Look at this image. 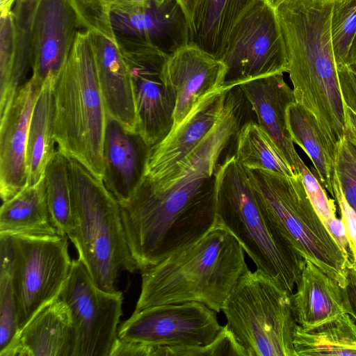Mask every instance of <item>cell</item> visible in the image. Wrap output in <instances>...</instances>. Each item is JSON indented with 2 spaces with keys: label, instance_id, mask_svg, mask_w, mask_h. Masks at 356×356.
<instances>
[{
  "label": "cell",
  "instance_id": "cell-44",
  "mask_svg": "<svg viewBox=\"0 0 356 356\" xmlns=\"http://www.w3.org/2000/svg\"><path fill=\"white\" fill-rule=\"evenodd\" d=\"M100 1H102V2L109 5V4H111V3H113V2H115V1H116L118 0H100Z\"/></svg>",
  "mask_w": 356,
  "mask_h": 356
},
{
  "label": "cell",
  "instance_id": "cell-33",
  "mask_svg": "<svg viewBox=\"0 0 356 356\" xmlns=\"http://www.w3.org/2000/svg\"><path fill=\"white\" fill-rule=\"evenodd\" d=\"M330 34L336 65L348 64L356 35V0L334 1Z\"/></svg>",
  "mask_w": 356,
  "mask_h": 356
},
{
  "label": "cell",
  "instance_id": "cell-29",
  "mask_svg": "<svg viewBox=\"0 0 356 356\" xmlns=\"http://www.w3.org/2000/svg\"><path fill=\"white\" fill-rule=\"evenodd\" d=\"M234 156L245 169L266 170L289 177L298 175L268 134L253 121L245 122L238 129Z\"/></svg>",
  "mask_w": 356,
  "mask_h": 356
},
{
  "label": "cell",
  "instance_id": "cell-14",
  "mask_svg": "<svg viewBox=\"0 0 356 356\" xmlns=\"http://www.w3.org/2000/svg\"><path fill=\"white\" fill-rule=\"evenodd\" d=\"M216 313L197 302L152 306L134 311L119 327L118 336L157 346H206L223 327Z\"/></svg>",
  "mask_w": 356,
  "mask_h": 356
},
{
  "label": "cell",
  "instance_id": "cell-26",
  "mask_svg": "<svg viewBox=\"0 0 356 356\" xmlns=\"http://www.w3.org/2000/svg\"><path fill=\"white\" fill-rule=\"evenodd\" d=\"M0 233L33 236L58 234L54 226L47 202L44 177L24 187L0 209Z\"/></svg>",
  "mask_w": 356,
  "mask_h": 356
},
{
  "label": "cell",
  "instance_id": "cell-8",
  "mask_svg": "<svg viewBox=\"0 0 356 356\" xmlns=\"http://www.w3.org/2000/svg\"><path fill=\"white\" fill-rule=\"evenodd\" d=\"M291 294L257 270L239 277L222 311L246 356H296Z\"/></svg>",
  "mask_w": 356,
  "mask_h": 356
},
{
  "label": "cell",
  "instance_id": "cell-37",
  "mask_svg": "<svg viewBox=\"0 0 356 356\" xmlns=\"http://www.w3.org/2000/svg\"><path fill=\"white\" fill-rule=\"evenodd\" d=\"M333 199L337 202L348 237L351 254L356 250V212L346 200L339 180L334 172L333 179Z\"/></svg>",
  "mask_w": 356,
  "mask_h": 356
},
{
  "label": "cell",
  "instance_id": "cell-15",
  "mask_svg": "<svg viewBox=\"0 0 356 356\" xmlns=\"http://www.w3.org/2000/svg\"><path fill=\"white\" fill-rule=\"evenodd\" d=\"M81 29L71 0H40L31 30V77L41 83L49 76L58 79Z\"/></svg>",
  "mask_w": 356,
  "mask_h": 356
},
{
  "label": "cell",
  "instance_id": "cell-18",
  "mask_svg": "<svg viewBox=\"0 0 356 356\" xmlns=\"http://www.w3.org/2000/svg\"><path fill=\"white\" fill-rule=\"evenodd\" d=\"M42 84L31 76L1 115L0 195L3 202L15 196L26 184L29 128Z\"/></svg>",
  "mask_w": 356,
  "mask_h": 356
},
{
  "label": "cell",
  "instance_id": "cell-1",
  "mask_svg": "<svg viewBox=\"0 0 356 356\" xmlns=\"http://www.w3.org/2000/svg\"><path fill=\"white\" fill-rule=\"evenodd\" d=\"M238 94L229 90L217 124L165 179L144 176L132 195L118 202L128 246L140 271L216 227V174L220 155L241 127Z\"/></svg>",
  "mask_w": 356,
  "mask_h": 356
},
{
  "label": "cell",
  "instance_id": "cell-2",
  "mask_svg": "<svg viewBox=\"0 0 356 356\" xmlns=\"http://www.w3.org/2000/svg\"><path fill=\"white\" fill-rule=\"evenodd\" d=\"M296 102L315 118L334 159L343 136L344 103L331 41L333 0H275Z\"/></svg>",
  "mask_w": 356,
  "mask_h": 356
},
{
  "label": "cell",
  "instance_id": "cell-4",
  "mask_svg": "<svg viewBox=\"0 0 356 356\" xmlns=\"http://www.w3.org/2000/svg\"><path fill=\"white\" fill-rule=\"evenodd\" d=\"M215 191L216 225L238 241L257 270L293 293L305 259L259 200L234 154L218 165Z\"/></svg>",
  "mask_w": 356,
  "mask_h": 356
},
{
  "label": "cell",
  "instance_id": "cell-21",
  "mask_svg": "<svg viewBox=\"0 0 356 356\" xmlns=\"http://www.w3.org/2000/svg\"><path fill=\"white\" fill-rule=\"evenodd\" d=\"M254 111L259 125L268 134L286 162L300 175L297 153L287 124V108L296 101L283 73L243 82L238 86Z\"/></svg>",
  "mask_w": 356,
  "mask_h": 356
},
{
  "label": "cell",
  "instance_id": "cell-23",
  "mask_svg": "<svg viewBox=\"0 0 356 356\" xmlns=\"http://www.w3.org/2000/svg\"><path fill=\"white\" fill-rule=\"evenodd\" d=\"M73 352L71 313L58 297L34 314L2 356H73Z\"/></svg>",
  "mask_w": 356,
  "mask_h": 356
},
{
  "label": "cell",
  "instance_id": "cell-7",
  "mask_svg": "<svg viewBox=\"0 0 356 356\" xmlns=\"http://www.w3.org/2000/svg\"><path fill=\"white\" fill-rule=\"evenodd\" d=\"M245 170L256 195L294 247L345 288L352 257L343 252L323 223L301 175Z\"/></svg>",
  "mask_w": 356,
  "mask_h": 356
},
{
  "label": "cell",
  "instance_id": "cell-40",
  "mask_svg": "<svg viewBox=\"0 0 356 356\" xmlns=\"http://www.w3.org/2000/svg\"><path fill=\"white\" fill-rule=\"evenodd\" d=\"M345 290L351 308V316L356 321V262L351 259L347 273Z\"/></svg>",
  "mask_w": 356,
  "mask_h": 356
},
{
  "label": "cell",
  "instance_id": "cell-13",
  "mask_svg": "<svg viewBox=\"0 0 356 356\" xmlns=\"http://www.w3.org/2000/svg\"><path fill=\"white\" fill-rule=\"evenodd\" d=\"M117 40L131 77L136 131L152 147L168 134L174 124L177 93L167 73L169 56L145 43Z\"/></svg>",
  "mask_w": 356,
  "mask_h": 356
},
{
  "label": "cell",
  "instance_id": "cell-17",
  "mask_svg": "<svg viewBox=\"0 0 356 356\" xmlns=\"http://www.w3.org/2000/svg\"><path fill=\"white\" fill-rule=\"evenodd\" d=\"M222 86L202 97L187 116L152 147L145 176L161 181L209 134L220 119L229 90Z\"/></svg>",
  "mask_w": 356,
  "mask_h": 356
},
{
  "label": "cell",
  "instance_id": "cell-25",
  "mask_svg": "<svg viewBox=\"0 0 356 356\" xmlns=\"http://www.w3.org/2000/svg\"><path fill=\"white\" fill-rule=\"evenodd\" d=\"M57 79L53 76L46 78L33 109L26 146V185H33L44 177L45 168L57 149L54 139Z\"/></svg>",
  "mask_w": 356,
  "mask_h": 356
},
{
  "label": "cell",
  "instance_id": "cell-47",
  "mask_svg": "<svg viewBox=\"0 0 356 356\" xmlns=\"http://www.w3.org/2000/svg\"><path fill=\"white\" fill-rule=\"evenodd\" d=\"M271 1H274L275 0H270Z\"/></svg>",
  "mask_w": 356,
  "mask_h": 356
},
{
  "label": "cell",
  "instance_id": "cell-20",
  "mask_svg": "<svg viewBox=\"0 0 356 356\" xmlns=\"http://www.w3.org/2000/svg\"><path fill=\"white\" fill-rule=\"evenodd\" d=\"M166 68L177 93L173 128L202 97L222 86L225 67L207 52L186 44L168 56Z\"/></svg>",
  "mask_w": 356,
  "mask_h": 356
},
{
  "label": "cell",
  "instance_id": "cell-11",
  "mask_svg": "<svg viewBox=\"0 0 356 356\" xmlns=\"http://www.w3.org/2000/svg\"><path fill=\"white\" fill-rule=\"evenodd\" d=\"M58 298L71 313L73 356H111L118 340L122 293L99 288L78 258L72 259L70 275Z\"/></svg>",
  "mask_w": 356,
  "mask_h": 356
},
{
  "label": "cell",
  "instance_id": "cell-36",
  "mask_svg": "<svg viewBox=\"0 0 356 356\" xmlns=\"http://www.w3.org/2000/svg\"><path fill=\"white\" fill-rule=\"evenodd\" d=\"M298 166L309 198L325 225L332 219L337 218L335 200L328 197L325 188L300 157L298 159Z\"/></svg>",
  "mask_w": 356,
  "mask_h": 356
},
{
  "label": "cell",
  "instance_id": "cell-27",
  "mask_svg": "<svg viewBox=\"0 0 356 356\" xmlns=\"http://www.w3.org/2000/svg\"><path fill=\"white\" fill-rule=\"evenodd\" d=\"M293 343L296 356H356V321L344 314L312 329L296 324Z\"/></svg>",
  "mask_w": 356,
  "mask_h": 356
},
{
  "label": "cell",
  "instance_id": "cell-24",
  "mask_svg": "<svg viewBox=\"0 0 356 356\" xmlns=\"http://www.w3.org/2000/svg\"><path fill=\"white\" fill-rule=\"evenodd\" d=\"M185 15L187 44L220 60L228 35L241 16L259 0H176Z\"/></svg>",
  "mask_w": 356,
  "mask_h": 356
},
{
  "label": "cell",
  "instance_id": "cell-28",
  "mask_svg": "<svg viewBox=\"0 0 356 356\" xmlns=\"http://www.w3.org/2000/svg\"><path fill=\"white\" fill-rule=\"evenodd\" d=\"M287 124L293 143L299 145L312 161L316 176L334 197V161L314 115L295 102L287 108Z\"/></svg>",
  "mask_w": 356,
  "mask_h": 356
},
{
  "label": "cell",
  "instance_id": "cell-3",
  "mask_svg": "<svg viewBox=\"0 0 356 356\" xmlns=\"http://www.w3.org/2000/svg\"><path fill=\"white\" fill-rule=\"evenodd\" d=\"M244 252L231 233L216 225L194 244L141 270L134 311L197 302L220 312L248 268Z\"/></svg>",
  "mask_w": 356,
  "mask_h": 356
},
{
  "label": "cell",
  "instance_id": "cell-38",
  "mask_svg": "<svg viewBox=\"0 0 356 356\" xmlns=\"http://www.w3.org/2000/svg\"><path fill=\"white\" fill-rule=\"evenodd\" d=\"M337 69L344 105L356 113V72L348 64L337 65Z\"/></svg>",
  "mask_w": 356,
  "mask_h": 356
},
{
  "label": "cell",
  "instance_id": "cell-31",
  "mask_svg": "<svg viewBox=\"0 0 356 356\" xmlns=\"http://www.w3.org/2000/svg\"><path fill=\"white\" fill-rule=\"evenodd\" d=\"M17 50V29L12 10L0 16V115L10 106L11 85Z\"/></svg>",
  "mask_w": 356,
  "mask_h": 356
},
{
  "label": "cell",
  "instance_id": "cell-46",
  "mask_svg": "<svg viewBox=\"0 0 356 356\" xmlns=\"http://www.w3.org/2000/svg\"><path fill=\"white\" fill-rule=\"evenodd\" d=\"M334 1H343V0H334Z\"/></svg>",
  "mask_w": 356,
  "mask_h": 356
},
{
  "label": "cell",
  "instance_id": "cell-43",
  "mask_svg": "<svg viewBox=\"0 0 356 356\" xmlns=\"http://www.w3.org/2000/svg\"><path fill=\"white\" fill-rule=\"evenodd\" d=\"M17 0H0V11L12 10V7Z\"/></svg>",
  "mask_w": 356,
  "mask_h": 356
},
{
  "label": "cell",
  "instance_id": "cell-41",
  "mask_svg": "<svg viewBox=\"0 0 356 356\" xmlns=\"http://www.w3.org/2000/svg\"><path fill=\"white\" fill-rule=\"evenodd\" d=\"M343 135L356 146V113L344 105Z\"/></svg>",
  "mask_w": 356,
  "mask_h": 356
},
{
  "label": "cell",
  "instance_id": "cell-30",
  "mask_svg": "<svg viewBox=\"0 0 356 356\" xmlns=\"http://www.w3.org/2000/svg\"><path fill=\"white\" fill-rule=\"evenodd\" d=\"M44 181L52 223L58 234L67 236L74 225L72 181L68 157L58 149L45 168Z\"/></svg>",
  "mask_w": 356,
  "mask_h": 356
},
{
  "label": "cell",
  "instance_id": "cell-34",
  "mask_svg": "<svg viewBox=\"0 0 356 356\" xmlns=\"http://www.w3.org/2000/svg\"><path fill=\"white\" fill-rule=\"evenodd\" d=\"M0 356L15 343L19 332L17 306L8 260L0 255Z\"/></svg>",
  "mask_w": 356,
  "mask_h": 356
},
{
  "label": "cell",
  "instance_id": "cell-10",
  "mask_svg": "<svg viewBox=\"0 0 356 356\" xmlns=\"http://www.w3.org/2000/svg\"><path fill=\"white\" fill-rule=\"evenodd\" d=\"M222 86L234 88L250 80L288 71L285 42L270 0L250 7L230 31L220 58Z\"/></svg>",
  "mask_w": 356,
  "mask_h": 356
},
{
  "label": "cell",
  "instance_id": "cell-5",
  "mask_svg": "<svg viewBox=\"0 0 356 356\" xmlns=\"http://www.w3.org/2000/svg\"><path fill=\"white\" fill-rule=\"evenodd\" d=\"M107 114L88 32L81 29L56 83L54 139L60 153L102 180Z\"/></svg>",
  "mask_w": 356,
  "mask_h": 356
},
{
  "label": "cell",
  "instance_id": "cell-45",
  "mask_svg": "<svg viewBox=\"0 0 356 356\" xmlns=\"http://www.w3.org/2000/svg\"><path fill=\"white\" fill-rule=\"evenodd\" d=\"M351 257L356 262V250L351 254Z\"/></svg>",
  "mask_w": 356,
  "mask_h": 356
},
{
  "label": "cell",
  "instance_id": "cell-19",
  "mask_svg": "<svg viewBox=\"0 0 356 356\" xmlns=\"http://www.w3.org/2000/svg\"><path fill=\"white\" fill-rule=\"evenodd\" d=\"M152 146L107 114L103 145L102 181L118 202L128 200L146 172Z\"/></svg>",
  "mask_w": 356,
  "mask_h": 356
},
{
  "label": "cell",
  "instance_id": "cell-12",
  "mask_svg": "<svg viewBox=\"0 0 356 356\" xmlns=\"http://www.w3.org/2000/svg\"><path fill=\"white\" fill-rule=\"evenodd\" d=\"M81 29L88 32L97 76L107 113L136 131L137 118L129 69L113 30L108 5L71 0Z\"/></svg>",
  "mask_w": 356,
  "mask_h": 356
},
{
  "label": "cell",
  "instance_id": "cell-22",
  "mask_svg": "<svg viewBox=\"0 0 356 356\" xmlns=\"http://www.w3.org/2000/svg\"><path fill=\"white\" fill-rule=\"evenodd\" d=\"M296 290L291 296L296 324L308 330L352 311L345 288L305 259Z\"/></svg>",
  "mask_w": 356,
  "mask_h": 356
},
{
  "label": "cell",
  "instance_id": "cell-32",
  "mask_svg": "<svg viewBox=\"0 0 356 356\" xmlns=\"http://www.w3.org/2000/svg\"><path fill=\"white\" fill-rule=\"evenodd\" d=\"M40 0H17L13 12L15 16L17 50L12 79V88L18 90L27 80L26 75L31 69L30 42L33 22Z\"/></svg>",
  "mask_w": 356,
  "mask_h": 356
},
{
  "label": "cell",
  "instance_id": "cell-6",
  "mask_svg": "<svg viewBox=\"0 0 356 356\" xmlns=\"http://www.w3.org/2000/svg\"><path fill=\"white\" fill-rule=\"evenodd\" d=\"M68 159L74 225L67 236L95 283L115 292L122 272L138 270L126 239L118 202L102 179L76 159Z\"/></svg>",
  "mask_w": 356,
  "mask_h": 356
},
{
  "label": "cell",
  "instance_id": "cell-42",
  "mask_svg": "<svg viewBox=\"0 0 356 356\" xmlns=\"http://www.w3.org/2000/svg\"><path fill=\"white\" fill-rule=\"evenodd\" d=\"M348 64L356 72V35L350 49Z\"/></svg>",
  "mask_w": 356,
  "mask_h": 356
},
{
  "label": "cell",
  "instance_id": "cell-16",
  "mask_svg": "<svg viewBox=\"0 0 356 356\" xmlns=\"http://www.w3.org/2000/svg\"><path fill=\"white\" fill-rule=\"evenodd\" d=\"M108 8L117 38L149 44L168 56L188 43L186 19L176 0Z\"/></svg>",
  "mask_w": 356,
  "mask_h": 356
},
{
  "label": "cell",
  "instance_id": "cell-35",
  "mask_svg": "<svg viewBox=\"0 0 356 356\" xmlns=\"http://www.w3.org/2000/svg\"><path fill=\"white\" fill-rule=\"evenodd\" d=\"M334 172L346 200L356 212V146L344 135L337 145Z\"/></svg>",
  "mask_w": 356,
  "mask_h": 356
},
{
  "label": "cell",
  "instance_id": "cell-9",
  "mask_svg": "<svg viewBox=\"0 0 356 356\" xmlns=\"http://www.w3.org/2000/svg\"><path fill=\"white\" fill-rule=\"evenodd\" d=\"M0 255L9 264L20 330L59 296L72 262L68 236L0 233Z\"/></svg>",
  "mask_w": 356,
  "mask_h": 356
},
{
  "label": "cell",
  "instance_id": "cell-39",
  "mask_svg": "<svg viewBox=\"0 0 356 356\" xmlns=\"http://www.w3.org/2000/svg\"><path fill=\"white\" fill-rule=\"evenodd\" d=\"M325 226L343 252L351 257L346 229L341 218H334Z\"/></svg>",
  "mask_w": 356,
  "mask_h": 356
}]
</instances>
